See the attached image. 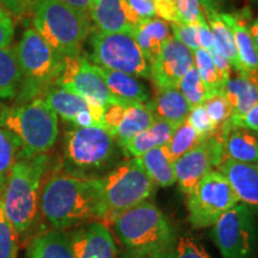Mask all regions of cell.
Returning a JSON list of instances; mask_svg holds the SVG:
<instances>
[{
  "instance_id": "obj_18",
  "label": "cell",
  "mask_w": 258,
  "mask_h": 258,
  "mask_svg": "<svg viewBox=\"0 0 258 258\" xmlns=\"http://www.w3.org/2000/svg\"><path fill=\"white\" fill-rule=\"evenodd\" d=\"M220 16L233 32L238 57L245 73H258V50L249 29L250 11L244 9L237 12H220Z\"/></svg>"
},
{
  "instance_id": "obj_29",
  "label": "cell",
  "mask_w": 258,
  "mask_h": 258,
  "mask_svg": "<svg viewBox=\"0 0 258 258\" xmlns=\"http://www.w3.org/2000/svg\"><path fill=\"white\" fill-rule=\"evenodd\" d=\"M22 83L16 47L0 48V101L15 99Z\"/></svg>"
},
{
  "instance_id": "obj_40",
  "label": "cell",
  "mask_w": 258,
  "mask_h": 258,
  "mask_svg": "<svg viewBox=\"0 0 258 258\" xmlns=\"http://www.w3.org/2000/svg\"><path fill=\"white\" fill-rule=\"evenodd\" d=\"M172 37L188 47L190 50L195 51L200 48L199 40H198V30L196 25H188L183 23H171L170 24Z\"/></svg>"
},
{
  "instance_id": "obj_48",
  "label": "cell",
  "mask_w": 258,
  "mask_h": 258,
  "mask_svg": "<svg viewBox=\"0 0 258 258\" xmlns=\"http://www.w3.org/2000/svg\"><path fill=\"white\" fill-rule=\"evenodd\" d=\"M203 10H215V11H220V9L224 6L226 0H200Z\"/></svg>"
},
{
  "instance_id": "obj_52",
  "label": "cell",
  "mask_w": 258,
  "mask_h": 258,
  "mask_svg": "<svg viewBox=\"0 0 258 258\" xmlns=\"http://www.w3.org/2000/svg\"><path fill=\"white\" fill-rule=\"evenodd\" d=\"M252 3H256V4H258V0H251Z\"/></svg>"
},
{
  "instance_id": "obj_11",
  "label": "cell",
  "mask_w": 258,
  "mask_h": 258,
  "mask_svg": "<svg viewBox=\"0 0 258 258\" xmlns=\"http://www.w3.org/2000/svg\"><path fill=\"white\" fill-rule=\"evenodd\" d=\"M212 239L224 258H254L257 221L243 203L225 212L212 226Z\"/></svg>"
},
{
  "instance_id": "obj_13",
  "label": "cell",
  "mask_w": 258,
  "mask_h": 258,
  "mask_svg": "<svg viewBox=\"0 0 258 258\" xmlns=\"http://www.w3.org/2000/svg\"><path fill=\"white\" fill-rule=\"evenodd\" d=\"M225 139L214 133L191 151L173 161L176 183L180 191L189 195L207 173L225 159Z\"/></svg>"
},
{
  "instance_id": "obj_34",
  "label": "cell",
  "mask_w": 258,
  "mask_h": 258,
  "mask_svg": "<svg viewBox=\"0 0 258 258\" xmlns=\"http://www.w3.org/2000/svg\"><path fill=\"white\" fill-rule=\"evenodd\" d=\"M177 89L184 96L190 108L203 104V102L209 97L208 90L206 88L205 83L202 82L195 66L191 67L185 73V76L180 79L178 85H177Z\"/></svg>"
},
{
  "instance_id": "obj_17",
  "label": "cell",
  "mask_w": 258,
  "mask_h": 258,
  "mask_svg": "<svg viewBox=\"0 0 258 258\" xmlns=\"http://www.w3.org/2000/svg\"><path fill=\"white\" fill-rule=\"evenodd\" d=\"M218 170L227 178L240 203L258 215V169L253 164L241 163L226 157Z\"/></svg>"
},
{
  "instance_id": "obj_24",
  "label": "cell",
  "mask_w": 258,
  "mask_h": 258,
  "mask_svg": "<svg viewBox=\"0 0 258 258\" xmlns=\"http://www.w3.org/2000/svg\"><path fill=\"white\" fill-rule=\"evenodd\" d=\"M176 127L163 120H154L146 131L121 145L122 152L132 158L141 157L153 148L165 146Z\"/></svg>"
},
{
  "instance_id": "obj_51",
  "label": "cell",
  "mask_w": 258,
  "mask_h": 258,
  "mask_svg": "<svg viewBox=\"0 0 258 258\" xmlns=\"http://www.w3.org/2000/svg\"><path fill=\"white\" fill-rule=\"evenodd\" d=\"M254 258H258V222H257V244H256V256Z\"/></svg>"
},
{
  "instance_id": "obj_1",
  "label": "cell",
  "mask_w": 258,
  "mask_h": 258,
  "mask_svg": "<svg viewBox=\"0 0 258 258\" xmlns=\"http://www.w3.org/2000/svg\"><path fill=\"white\" fill-rule=\"evenodd\" d=\"M40 219L46 228L71 230L101 221L98 178H85L55 170L44 177L40 194Z\"/></svg>"
},
{
  "instance_id": "obj_31",
  "label": "cell",
  "mask_w": 258,
  "mask_h": 258,
  "mask_svg": "<svg viewBox=\"0 0 258 258\" xmlns=\"http://www.w3.org/2000/svg\"><path fill=\"white\" fill-rule=\"evenodd\" d=\"M202 139L196 133V131L191 127V124L188 121H184L180 123L178 127L175 128L172 135H171L169 141L165 145V151L169 159L175 161L185 154L192 148H195L198 145L202 143Z\"/></svg>"
},
{
  "instance_id": "obj_41",
  "label": "cell",
  "mask_w": 258,
  "mask_h": 258,
  "mask_svg": "<svg viewBox=\"0 0 258 258\" xmlns=\"http://www.w3.org/2000/svg\"><path fill=\"white\" fill-rule=\"evenodd\" d=\"M127 104V102H116L105 106L103 121H104V128L110 134L121 122L122 117H123L124 115Z\"/></svg>"
},
{
  "instance_id": "obj_23",
  "label": "cell",
  "mask_w": 258,
  "mask_h": 258,
  "mask_svg": "<svg viewBox=\"0 0 258 258\" xmlns=\"http://www.w3.org/2000/svg\"><path fill=\"white\" fill-rule=\"evenodd\" d=\"M133 36L144 56L151 64L157 59L172 35L167 22L154 17L141 22L140 25L135 29Z\"/></svg>"
},
{
  "instance_id": "obj_14",
  "label": "cell",
  "mask_w": 258,
  "mask_h": 258,
  "mask_svg": "<svg viewBox=\"0 0 258 258\" xmlns=\"http://www.w3.org/2000/svg\"><path fill=\"white\" fill-rule=\"evenodd\" d=\"M194 67V53L180 42L171 37L151 63V76L157 89L177 88L180 79Z\"/></svg>"
},
{
  "instance_id": "obj_39",
  "label": "cell",
  "mask_w": 258,
  "mask_h": 258,
  "mask_svg": "<svg viewBox=\"0 0 258 258\" xmlns=\"http://www.w3.org/2000/svg\"><path fill=\"white\" fill-rule=\"evenodd\" d=\"M171 258H212L199 241L192 238H180L177 240Z\"/></svg>"
},
{
  "instance_id": "obj_12",
  "label": "cell",
  "mask_w": 258,
  "mask_h": 258,
  "mask_svg": "<svg viewBox=\"0 0 258 258\" xmlns=\"http://www.w3.org/2000/svg\"><path fill=\"white\" fill-rule=\"evenodd\" d=\"M56 85L83 97L89 108H105L111 103L122 102L109 91L97 64L82 55L63 56V69Z\"/></svg>"
},
{
  "instance_id": "obj_38",
  "label": "cell",
  "mask_w": 258,
  "mask_h": 258,
  "mask_svg": "<svg viewBox=\"0 0 258 258\" xmlns=\"http://www.w3.org/2000/svg\"><path fill=\"white\" fill-rule=\"evenodd\" d=\"M186 121L191 124V127L195 129L196 133L200 135L202 140H206L214 134L215 125L202 104L190 108L189 114L186 116Z\"/></svg>"
},
{
  "instance_id": "obj_32",
  "label": "cell",
  "mask_w": 258,
  "mask_h": 258,
  "mask_svg": "<svg viewBox=\"0 0 258 258\" xmlns=\"http://www.w3.org/2000/svg\"><path fill=\"white\" fill-rule=\"evenodd\" d=\"M21 154L18 140L0 125V196L4 194L6 179Z\"/></svg>"
},
{
  "instance_id": "obj_45",
  "label": "cell",
  "mask_w": 258,
  "mask_h": 258,
  "mask_svg": "<svg viewBox=\"0 0 258 258\" xmlns=\"http://www.w3.org/2000/svg\"><path fill=\"white\" fill-rule=\"evenodd\" d=\"M37 0H0V5L4 8L6 11L11 12L15 16H24L28 11L31 12L32 6Z\"/></svg>"
},
{
  "instance_id": "obj_42",
  "label": "cell",
  "mask_w": 258,
  "mask_h": 258,
  "mask_svg": "<svg viewBox=\"0 0 258 258\" xmlns=\"http://www.w3.org/2000/svg\"><path fill=\"white\" fill-rule=\"evenodd\" d=\"M15 37V24L11 16L0 5V48L10 47Z\"/></svg>"
},
{
  "instance_id": "obj_2",
  "label": "cell",
  "mask_w": 258,
  "mask_h": 258,
  "mask_svg": "<svg viewBox=\"0 0 258 258\" xmlns=\"http://www.w3.org/2000/svg\"><path fill=\"white\" fill-rule=\"evenodd\" d=\"M125 251L137 258H171L177 239L166 215L151 200L120 213L109 222Z\"/></svg>"
},
{
  "instance_id": "obj_50",
  "label": "cell",
  "mask_w": 258,
  "mask_h": 258,
  "mask_svg": "<svg viewBox=\"0 0 258 258\" xmlns=\"http://www.w3.org/2000/svg\"><path fill=\"white\" fill-rule=\"evenodd\" d=\"M120 258H137V257H134L133 254H131L129 252H127V251H125V252L122 253V256Z\"/></svg>"
},
{
  "instance_id": "obj_16",
  "label": "cell",
  "mask_w": 258,
  "mask_h": 258,
  "mask_svg": "<svg viewBox=\"0 0 258 258\" xmlns=\"http://www.w3.org/2000/svg\"><path fill=\"white\" fill-rule=\"evenodd\" d=\"M90 19L102 32H129L133 35L141 21L127 0H93Z\"/></svg>"
},
{
  "instance_id": "obj_43",
  "label": "cell",
  "mask_w": 258,
  "mask_h": 258,
  "mask_svg": "<svg viewBox=\"0 0 258 258\" xmlns=\"http://www.w3.org/2000/svg\"><path fill=\"white\" fill-rule=\"evenodd\" d=\"M156 17L169 23H179L178 14L173 0H156L154 2Z\"/></svg>"
},
{
  "instance_id": "obj_4",
  "label": "cell",
  "mask_w": 258,
  "mask_h": 258,
  "mask_svg": "<svg viewBox=\"0 0 258 258\" xmlns=\"http://www.w3.org/2000/svg\"><path fill=\"white\" fill-rule=\"evenodd\" d=\"M120 145L101 127H72L66 129L59 170L69 175L98 178L120 161Z\"/></svg>"
},
{
  "instance_id": "obj_5",
  "label": "cell",
  "mask_w": 258,
  "mask_h": 258,
  "mask_svg": "<svg viewBox=\"0 0 258 258\" xmlns=\"http://www.w3.org/2000/svg\"><path fill=\"white\" fill-rule=\"evenodd\" d=\"M0 125L17 139L24 157L48 154L59 137L57 115L42 97L0 108Z\"/></svg>"
},
{
  "instance_id": "obj_21",
  "label": "cell",
  "mask_w": 258,
  "mask_h": 258,
  "mask_svg": "<svg viewBox=\"0 0 258 258\" xmlns=\"http://www.w3.org/2000/svg\"><path fill=\"white\" fill-rule=\"evenodd\" d=\"M146 104L152 110L156 120L166 121L173 127L183 123L190 111L189 103L177 88L158 89L157 95Z\"/></svg>"
},
{
  "instance_id": "obj_25",
  "label": "cell",
  "mask_w": 258,
  "mask_h": 258,
  "mask_svg": "<svg viewBox=\"0 0 258 258\" xmlns=\"http://www.w3.org/2000/svg\"><path fill=\"white\" fill-rule=\"evenodd\" d=\"M225 156L241 163H258V133L243 127H232L226 137Z\"/></svg>"
},
{
  "instance_id": "obj_22",
  "label": "cell",
  "mask_w": 258,
  "mask_h": 258,
  "mask_svg": "<svg viewBox=\"0 0 258 258\" xmlns=\"http://www.w3.org/2000/svg\"><path fill=\"white\" fill-rule=\"evenodd\" d=\"M98 67L99 73L116 99L127 103H147L151 99L150 91L137 77Z\"/></svg>"
},
{
  "instance_id": "obj_30",
  "label": "cell",
  "mask_w": 258,
  "mask_h": 258,
  "mask_svg": "<svg viewBox=\"0 0 258 258\" xmlns=\"http://www.w3.org/2000/svg\"><path fill=\"white\" fill-rule=\"evenodd\" d=\"M141 165L156 186L166 188L176 183L173 163L169 159L165 147H157L138 157Z\"/></svg>"
},
{
  "instance_id": "obj_20",
  "label": "cell",
  "mask_w": 258,
  "mask_h": 258,
  "mask_svg": "<svg viewBox=\"0 0 258 258\" xmlns=\"http://www.w3.org/2000/svg\"><path fill=\"white\" fill-rule=\"evenodd\" d=\"M25 258H73L70 232L54 228L36 232L29 241Z\"/></svg>"
},
{
  "instance_id": "obj_27",
  "label": "cell",
  "mask_w": 258,
  "mask_h": 258,
  "mask_svg": "<svg viewBox=\"0 0 258 258\" xmlns=\"http://www.w3.org/2000/svg\"><path fill=\"white\" fill-rule=\"evenodd\" d=\"M203 14H205L206 21L211 28L214 43L219 51L228 61L231 69L237 71V73L239 74L245 73L240 64L239 57H238L233 32L221 18L220 12L215 11V10H203Z\"/></svg>"
},
{
  "instance_id": "obj_15",
  "label": "cell",
  "mask_w": 258,
  "mask_h": 258,
  "mask_svg": "<svg viewBox=\"0 0 258 258\" xmlns=\"http://www.w3.org/2000/svg\"><path fill=\"white\" fill-rule=\"evenodd\" d=\"M70 234L73 258H118L114 234L101 221L79 226Z\"/></svg>"
},
{
  "instance_id": "obj_49",
  "label": "cell",
  "mask_w": 258,
  "mask_h": 258,
  "mask_svg": "<svg viewBox=\"0 0 258 258\" xmlns=\"http://www.w3.org/2000/svg\"><path fill=\"white\" fill-rule=\"evenodd\" d=\"M249 29H250V34H251V37H252V40H253L254 46H256L257 50H258V18L250 24Z\"/></svg>"
},
{
  "instance_id": "obj_6",
  "label": "cell",
  "mask_w": 258,
  "mask_h": 258,
  "mask_svg": "<svg viewBox=\"0 0 258 258\" xmlns=\"http://www.w3.org/2000/svg\"><path fill=\"white\" fill-rule=\"evenodd\" d=\"M32 29L62 56L80 55L90 34V18L61 0H37L31 9Z\"/></svg>"
},
{
  "instance_id": "obj_53",
  "label": "cell",
  "mask_w": 258,
  "mask_h": 258,
  "mask_svg": "<svg viewBox=\"0 0 258 258\" xmlns=\"http://www.w3.org/2000/svg\"><path fill=\"white\" fill-rule=\"evenodd\" d=\"M257 169H258V166H257Z\"/></svg>"
},
{
  "instance_id": "obj_46",
  "label": "cell",
  "mask_w": 258,
  "mask_h": 258,
  "mask_svg": "<svg viewBox=\"0 0 258 258\" xmlns=\"http://www.w3.org/2000/svg\"><path fill=\"white\" fill-rule=\"evenodd\" d=\"M234 127L247 128L250 131L257 132L258 133V104L252 106L247 112H245L239 120L237 121Z\"/></svg>"
},
{
  "instance_id": "obj_19",
  "label": "cell",
  "mask_w": 258,
  "mask_h": 258,
  "mask_svg": "<svg viewBox=\"0 0 258 258\" xmlns=\"http://www.w3.org/2000/svg\"><path fill=\"white\" fill-rule=\"evenodd\" d=\"M222 93L233 110L232 124L234 127L245 112L258 104V73H238L237 77L230 78Z\"/></svg>"
},
{
  "instance_id": "obj_10",
  "label": "cell",
  "mask_w": 258,
  "mask_h": 258,
  "mask_svg": "<svg viewBox=\"0 0 258 258\" xmlns=\"http://www.w3.org/2000/svg\"><path fill=\"white\" fill-rule=\"evenodd\" d=\"M239 203L227 178L212 170L188 195L189 222L194 228L212 227L228 209Z\"/></svg>"
},
{
  "instance_id": "obj_47",
  "label": "cell",
  "mask_w": 258,
  "mask_h": 258,
  "mask_svg": "<svg viewBox=\"0 0 258 258\" xmlns=\"http://www.w3.org/2000/svg\"><path fill=\"white\" fill-rule=\"evenodd\" d=\"M61 2L76 10L79 14L90 18V11H91L93 0H61Z\"/></svg>"
},
{
  "instance_id": "obj_33",
  "label": "cell",
  "mask_w": 258,
  "mask_h": 258,
  "mask_svg": "<svg viewBox=\"0 0 258 258\" xmlns=\"http://www.w3.org/2000/svg\"><path fill=\"white\" fill-rule=\"evenodd\" d=\"M194 66L198 70L202 82L205 83L209 97L215 95V93L222 92L225 86L221 83L220 77H219L214 60L207 50L203 49V48H198L194 51Z\"/></svg>"
},
{
  "instance_id": "obj_37",
  "label": "cell",
  "mask_w": 258,
  "mask_h": 258,
  "mask_svg": "<svg viewBox=\"0 0 258 258\" xmlns=\"http://www.w3.org/2000/svg\"><path fill=\"white\" fill-rule=\"evenodd\" d=\"M175 2L179 23L199 25L205 21V14L200 0H173Z\"/></svg>"
},
{
  "instance_id": "obj_28",
  "label": "cell",
  "mask_w": 258,
  "mask_h": 258,
  "mask_svg": "<svg viewBox=\"0 0 258 258\" xmlns=\"http://www.w3.org/2000/svg\"><path fill=\"white\" fill-rule=\"evenodd\" d=\"M42 98L56 115H59L63 121L71 123H73L80 112L90 110L88 102L83 97L60 85L51 86L42 96Z\"/></svg>"
},
{
  "instance_id": "obj_36",
  "label": "cell",
  "mask_w": 258,
  "mask_h": 258,
  "mask_svg": "<svg viewBox=\"0 0 258 258\" xmlns=\"http://www.w3.org/2000/svg\"><path fill=\"white\" fill-rule=\"evenodd\" d=\"M18 237L11 222L6 218L3 198L0 196V258L17 257Z\"/></svg>"
},
{
  "instance_id": "obj_44",
  "label": "cell",
  "mask_w": 258,
  "mask_h": 258,
  "mask_svg": "<svg viewBox=\"0 0 258 258\" xmlns=\"http://www.w3.org/2000/svg\"><path fill=\"white\" fill-rule=\"evenodd\" d=\"M128 5L141 21L156 17L154 0H127Z\"/></svg>"
},
{
  "instance_id": "obj_8",
  "label": "cell",
  "mask_w": 258,
  "mask_h": 258,
  "mask_svg": "<svg viewBox=\"0 0 258 258\" xmlns=\"http://www.w3.org/2000/svg\"><path fill=\"white\" fill-rule=\"evenodd\" d=\"M101 185V222L108 225L120 213L151 200L156 185L141 165L139 158L121 161L99 177Z\"/></svg>"
},
{
  "instance_id": "obj_3",
  "label": "cell",
  "mask_w": 258,
  "mask_h": 258,
  "mask_svg": "<svg viewBox=\"0 0 258 258\" xmlns=\"http://www.w3.org/2000/svg\"><path fill=\"white\" fill-rule=\"evenodd\" d=\"M50 157L19 154L6 179L3 205L8 220L15 228L18 240H27L36 233L40 219V194L49 171Z\"/></svg>"
},
{
  "instance_id": "obj_7",
  "label": "cell",
  "mask_w": 258,
  "mask_h": 258,
  "mask_svg": "<svg viewBox=\"0 0 258 258\" xmlns=\"http://www.w3.org/2000/svg\"><path fill=\"white\" fill-rule=\"evenodd\" d=\"M22 83L16 104L42 97L56 85L63 69V56L54 50L32 28L25 29L16 46Z\"/></svg>"
},
{
  "instance_id": "obj_26",
  "label": "cell",
  "mask_w": 258,
  "mask_h": 258,
  "mask_svg": "<svg viewBox=\"0 0 258 258\" xmlns=\"http://www.w3.org/2000/svg\"><path fill=\"white\" fill-rule=\"evenodd\" d=\"M154 120L153 112L146 103H128L123 117L111 135L121 146L129 139L146 131Z\"/></svg>"
},
{
  "instance_id": "obj_35",
  "label": "cell",
  "mask_w": 258,
  "mask_h": 258,
  "mask_svg": "<svg viewBox=\"0 0 258 258\" xmlns=\"http://www.w3.org/2000/svg\"><path fill=\"white\" fill-rule=\"evenodd\" d=\"M202 105L205 106L206 111L214 123L215 129L232 124L233 110H232L230 102L227 101V98L222 92L208 97Z\"/></svg>"
},
{
  "instance_id": "obj_9",
  "label": "cell",
  "mask_w": 258,
  "mask_h": 258,
  "mask_svg": "<svg viewBox=\"0 0 258 258\" xmlns=\"http://www.w3.org/2000/svg\"><path fill=\"white\" fill-rule=\"evenodd\" d=\"M90 59L104 69L150 79L151 64L129 32H92Z\"/></svg>"
}]
</instances>
